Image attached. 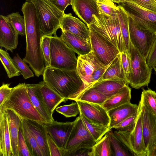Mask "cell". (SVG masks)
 I'll return each mask as SVG.
<instances>
[{"instance_id": "6", "label": "cell", "mask_w": 156, "mask_h": 156, "mask_svg": "<svg viewBox=\"0 0 156 156\" xmlns=\"http://www.w3.org/2000/svg\"><path fill=\"white\" fill-rule=\"evenodd\" d=\"M93 23L90 25L112 43L120 53L124 51V45L118 15L110 16L100 12L93 15Z\"/></svg>"}, {"instance_id": "36", "label": "cell", "mask_w": 156, "mask_h": 156, "mask_svg": "<svg viewBox=\"0 0 156 156\" xmlns=\"http://www.w3.org/2000/svg\"><path fill=\"white\" fill-rule=\"evenodd\" d=\"M139 104L156 116V92L150 89H143Z\"/></svg>"}, {"instance_id": "37", "label": "cell", "mask_w": 156, "mask_h": 156, "mask_svg": "<svg viewBox=\"0 0 156 156\" xmlns=\"http://www.w3.org/2000/svg\"><path fill=\"white\" fill-rule=\"evenodd\" d=\"M107 133L109 136L111 148L115 156H133L130 152L123 145L111 130Z\"/></svg>"}, {"instance_id": "58", "label": "cell", "mask_w": 156, "mask_h": 156, "mask_svg": "<svg viewBox=\"0 0 156 156\" xmlns=\"http://www.w3.org/2000/svg\"><path fill=\"white\" fill-rule=\"evenodd\" d=\"M96 0L97 1V0Z\"/></svg>"}, {"instance_id": "2", "label": "cell", "mask_w": 156, "mask_h": 156, "mask_svg": "<svg viewBox=\"0 0 156 156\" xmlns=\"http://www.w3.org/2000/svg\"><path fill=\"white\" fill-rule=\"evenodd\" d=\"M25 23L26 48V55L23 59L27 63L35 75H42L45 68L41 48L42 34L37 16L29 13L24 16Z\"/></svg>"}, {"instance_id": "29", "label": "cell", "mask_w": 156, "mask_h": 156, "mask_svg": "<svg viewBox=\"0 0 156 156\" xmlns=\"http://www.w3.org/2000/svg\"><path fill=\"white\" fill-rule=\"evenodd\" d=\"M108 80H122L126 81L121 62L120 53L109 64L100 81Z\"/></svg>"}, {"instance_id": "1", "label": "cell", "mask_w": 156, "mask_h": 156, "mask_svg": "<svg viewBox=\"0 0 156 156\" xmlns=\"http://www.w3.org/2000/svg\"><path fill=\"white\" fill-rule=\"evenodd\" d=\"M43 81L66 100H75L86 90L76 70H66L49 67L42 74Z\"/></svg>"}, {"instance_id": "38", "label": "cell", "mask_w": 156, "mask_h": 156, "mask_svg": "<svg viewBox=\"0 0 156 156\" xmlns=\"http://www.w3.org/2000/svg\"><path fill=\"white\" fill-rule=\"evenodd\" d=\"M6 16L17 33L21 36H25V23L24 16L18 12L12 13Z\"/></svg>"}, {"instance_id": "25", "label": "cell", "mask_w": 156, "mask_h": 156, "mask_svg": "<svg viewBox=\"0 0 156 156\" xmlns=\"http://www.w3.org/2000/svg\"><path fill=\"white\" fill-rule=\"evenodd\" d=\"M5 111L7 113L9 123L13 156H19L17 142L21 119L11 109H7Z\"/></svg>"}, {"instance_id": "57", "label": "cell", "mask_w": 156, "mask_h": 156, "mask_svg": "<svg viewBox=\"0 0 156 156\" xmlns=\"http://www.w3.org/2000/svg\"><path fill=\"white\" fill-rule=\"evenodd\" d=\"M155 1H156V0H155Z\"/></svg>"}, {"instance_id": "12", "label": "cell", "mask_w": 156, "mask_h": 156, "mask_svg": "<svg viewBox=\"0 0 156 156\" xmlns=\"http://www.w3.org/2000/svg\"><path fill=\"white\" fill-rule=\"evenodd\" d=\"M121 3L120 5L138 27L156 34V12L146 9L131 1Z\"/></svg>"}, {"instance_id": "44", "label": "cell", "mask_w": 156, "mask_h": 156, "mask_svg": "<svg viewBox=\"0 0 156 156\" xmlns=\"http://www.w3.org/2000/svg\"><path fill=\"white\" fill-rule=\"evenodd\" d=\"M17 149L19 156H31L24 140L21 123L18 133Z\"/></svg>"}, {"instance_id": "7", "label": "cell", "mask_w": 156, "mask_h": 156, "mask_svg": "<svg viewBox=\"0 0 156 156\" xmlns=\"http://www.w3.org/2000/svg\"><path fill=\"white\" fill-rule=\"evenodd\" d=\"M51 67L62 70H76L77 58L75 52L57 35L51 37Z\"/></svg>"}, {"instance_id": "35", "label": "cell", "mask_w": 156, "mask_h": 156, "mask_svg": "<svg viewBox=\"0 0 156 156\" xmlns=\"http://www.w3.org/2000/svg\"><path fill=\"white\" fill-rule=\"evenodd\" d=\"M0 59L9 78L20 75L16 65L6 51L0 49Z\"/></svg>"}, {"instance_id": "55", "label": "cell", "mask_w": 156, "mask_h": 156, "mask_svg": "<svg viewBox=\"0 0 156 156\" xmlns=\"http://www.w3.org/2000/svg\"><path fill=\"white\" fill-rule=\"evenodd\" d=\"M26 2H32L34 0H25Z\"/></svg>"}, {"instance_id": "18", "label": "cell", "mask_w": 156, "mask_h": 156, "mask_svg": "<svg viewBox=\"0 0 156 156\" xmlns=\"http://www.w3.org/2000/svg\"><path fill=\"white\" fill-rule=\"evenodd\" d=\"M96 0H73L71 5L76 15L87 25L93 23V15L100 11Z\"/></svg>"}, {"instance_id": "42", "label": "cell", "mask_w": 156, "mask_h": 156, "mask_svg": "<svg viewBox=\"0 0 156 156\" xmlns=\"http://www.w3.org/2000/svg\"><path fill=\"white\" fill-rule=\"evenodd\" d=\"M51 37L42 36L41 48L45 68L51 67L50 41Z\"/></svg>"}, {"instance_id": "22", "label": "cell", "mask_w": 156, "mask_h": 156, "mask_svg": "<svg viewBox=\"0 0 156 156\" xmlns=\"http://www.w3.org/2000/svg\"><path fill=\"white\" fill-rule=\"evenodd\" d=\"M138 105L130 102L108 111L110 119V130L115 125L129 116L137 113Z\"/></svg>"}, {"instance_id": "33", "label": "cell", "mask_w": 156, "mask_h": 156, "mask_svg": "<svg viewBox=\"0 0 156 156\" xmlns=\"http://www.w3.org/2000/svg\"><path fill=\"white\" fill-rule=\"evenodd\" d=\"M108 98L103 94L90 87L82 93L75 101L79 100L101 105Z\"/></svg>"}, {"instance_id": "27", "label": "cell", "mask_w": 156, "mask_h": 156, "mask_svg": "<svg viewBox=\"0 0 156 156\" xmlns=\"http://www.w3.org/2000/svg\"><path fill=\"white\" fill-rule=\"evenodd\" d=\"M40 89L44 100L50 113L53 114L57 106L67 100L61 97L44 81Z\"/></svg>"}, {"instance_id": "49", "label": "cell", "mask_w": 156, "mask_h": 156, "mask_svg": "<svg viewBox=\"0 0 156 156\" xmlns=\"http://www.w3.org/2000/svg\"><path fill=\"white\" fill-rule=\"evenodd\" d=\"M47 140L50 156H61L59 147L48 134Z\"/></svg>"}, {"instance_id": "23", "label": "cell", "mask_w": 156, "mask_h": 156, "mask_svg": "<svg viewBox=\"0 0 156 156\" xmlns=\"http://www.w3.org/2000/svg\"><path fill=\"white\" fill-rule=\"evenodd\" d=\"M0 155L13 156L9 123L6 111L0 114Z\"/></svg>"}, {"instance_id": "45", "label": "cell", "mask_w": 156, "mask_h": 156, "mask_svg": "<svg viewBox=\"0 0 156 156\" xmlns=\"http://www.w3.org/2000/svg\"><path fill=\"white\" fill-rule=\"evenodd\" d=\"M122 65L124 72L126 81L128 84L131 71V60L129 53L126 51L120 53Z\"/></svg>"}, {"instance_id": "40", "label": "cell", "mask_w": 156, "mask_h": 156, "mask_svg": "<svg viewBox=\"0 0 156 156\" xmlns=\"http://www.w3.org/2000/svg\"><path fill=\"white\" fill-rule=\"evenodd\" d=\"M13 59L24 79H27L34 76L33 71L27 64L26 62L20 58L18 54H17L13 57Z\"/></svg>"}, {"instance_id": "50", "label": "cell", "mask_w": 156, "mask_h": 156, "mask_svg": "<svg viewBox=\"0 0 156 156\" xmlns=\"http://www.w3.org/2000/svg\"><path fill=\"white\" fill-rule=\"evenodd\" d=\"M61 11L64 12L66 7L72 4L73 0H47Z\"/></svg>"}, {"instance_id": "21", "label": "cell", "mask_w": 156, "mask_h": 156, "mask_svg": "<svg viewBox=\"0 0 156 156\" xmlns=\"http://www.w3.org/2000/svg\"><path fill=\"white\" fill-rule=\"evenodd\" d=\"M22 119L35 138L43 156H50L47 140L48 134L44 122Z\"/></svg>"}, {"instance_id": "20", "label": "cell", "mask_w": 156, "mask_h": 156, "mask_svg": "<svg viewBox=\"0 0 156 156\" xmlns=\"http://www.w3.org/2000/svg\"><path fill=\"white\" fill-rule=\"evenodd\" d=\"M41 81L35 84H26L28 95L34 106L46 122L54 121L43 98L41 90Z\"/></svg>"}, {"instance_id": "53", "label": "cell", "mask_w": 156, "mask_h": 156, "mask_svg": "<svg viewBox=\"0 0 156 156\" xmlns=\"http://www.w3.org/2000/svg\"><path fill=\"white\" fill-rule=\"evenodd\" d=\"M114 2H115L117 3H120V0H111Z\"/></svg>"}, {"instance_id": "31", "label": "cell", "mask_w": 156, "mask_h": 156, "mask_svg": "<svg viewBox=\"0 0 156 156\" xmlns=\"http://www.w3.org/2000/svg\"><path fill=\"white\" fill-rule=\"evenodd\" d=\"M118 6L119 8L118 16L124 42V51L128 52L130 43L129 37L128 16L125 9L121 5H119Z\"/></svg>"}, {"instance_id": "28", "label": "cell", "mask_w": 156, "mask_h": 156, "mask_svg": "<svg viewBox=\"0 0 156 156\" xmlns=\"http://www.w3.org/2000/svg\"><path fill=\"white\" fill-rule=\"evenodd\" d=\"M127 84L124 80H108L99 81L91 87L108 98L117 93Z\"/></svg>"}, {"instance_id": "56", "label": "cell", "mask_w": 156, "mask_h": 156, "mask_svg": "<svg viewBox=\"0 0 156 156\" xmlns=\"http://www.w3.org/2000/svg\"><path fill=\"white\" fill-rule=\"evenodd\" d=\"M153 68L154 69V70H155V72L156 73V65L154 66V67Z\"/></svg>"}, {"instance_id": "48", "label": "cell", "mask_w": 156, "mask_h": 156, "mask_svg": "<svg viewBox=\"0 0 156 156\" xmlns=\"http://www.w3.org/2000/svg\"><path fill=\"white\" fill-rule=\"evenodd\" d=\"M131 1L146 9L156 12V1L155 0Z\"/></svg>"}, {"instance_id": "19", "label": "cell", "mask_w": 156, "mask_h": 156, "mask_svg": "<svg viewBox=\"0 0 156 156\" xmlns=\"http://www.w3.org/2000/svg\"><path fill=\"white\" fill-rule=\"evenodd\" d=\"M19 34L6 16H0V46L12 52L16 48Z\"/></svg>"}, {"instance_id": "15", "label": "cell", "mask_w": 156, "mask_h": 156, "mask_svg": "<svg viewBox=\"0 0 156 156\" xmlns=\"http://www.w3.org/2000/svg\"><path fill=\"white\" fill-rule=\"evenodd\" d=\"M138 110L141 116L144 139L148 152L156 143V116L139 104Z\"/></svg>"}, {"instance_id": "46", "label": "cell", "mask_w": 156, "mask_h": 156, "mask_svg": "<svg viewBox=\"0 0 156 156\" xmlns=\"http://www.w3.org/2000/svg\"><path fill=\"white\" fill-rule=\"evenodd\" d=\"M10 84L3 83L0 88V108H1L11 93L13 87H10Z\"/></svg>"}, {"instance_id": "10", "label": "cell", "mask_w": 156, "mask_h": 156, "mask_svg": "<svg viewBox=\"0 0 156 156\" xmlns=\"http://www.w3.org/2000/svg\"><path fill=\"white\" fill-rule=\"evenodd\" d=\"M113 133L133 156H147V152L144 144L140 113L138 114L135 125L131 131L115 130Z\"/></svg>"}, {"instance_id": "11", "label": "cell", "mask_w": 156, "mask_h": 156, "mask_svg": "<svg viewBox=\"0 0 156 156\" xmlns=\"http://www.w3.org/2000/svg\"><path fill=\"white\" fill-rule=\"evenodd\" d=\"M88 27L92 50L101 62L105 66L112 62L120 53L118 49L90 25Z\"/></svg>"}, {"instance_id": "4", "label": "cell", "mask_w": 156, "mask_h": 156, "mask_svg": "<svg viewBox=\"0 0 156 156\" xmlns=\"http://www.w3.org/2000/svg\"><path fill=\"white\" fill-rule=\"evenodd\" d=\"M32 2L35 8L42 35H56L64 12L47 0H34Z\"/></svg>"}, {"instance_id": "5", "label": "cell", "mask_w": 156, "mask_h": 156, "mask_svg": "<svg viewBox=\"0 0 156 156\" xmlns=\"http://www.w3.org/2000/svg\"><path fill=\"white\" fill-rule=\"evenodd\" d=\"M109 64L105 66L102 64L92 50L78 56L76 71L86 90L100 80Z\"/></svg>"}, {"instance_id": "32", "label": "cell", "mask_w": 156, "mask_h": 156, "mask_svg": "<svg viewBox=\"0 0 156 156\" xmlns=\"http://www.w3.org/2000/svg\"><path fill=\"white\" fill-rule=\"evenodd\" d=\"M21 119V127L25 142L31 156H43L32 133Z\"/></svg>"}, {"instance_id": "13", "label": "cell", "mask_w": 156, "mask_h": 156, "mask_svg": "<svg viewBox=\"0 0 156 156\" xmlns=\"http://www.w3.org/2000/svg\"><path fill=\"white\" fill-rule=\"evenodd\" d=\"M128 15L130 42L146 59L155 40L156 34L138 27L133 19Z\"/></svg>"}, {"instance_id": "54", "label": "cell", "mask_w": 156, "mask_h": 156, "mask_svg": "<svg viewBox=\"0 0 156 156\" xmlns=\"http://www.w3.org/2000/svg\"><path fill=\"white\" fill-rule=\"evenodd\" d=\"M131 0H120V3H122V2H126V1H130Z\"/></svg>"}, {"instance_id": "43", "label": "cell", "mask_w": 156, "mask_h": 156, "mask_svg": "<svg viewBox=\"0 0 156 156\" xmlns=\"http://www.w3.org/2000/svg\"><path fill=\"white\" fill-rule=\"evenodd\" d=\"M138 112L124 120L113 127L115 130L121 131H128L134 127L137 117Z\"/></svg>"}, {"instance_id": "52", "label": "cell", "mask_w": 156, "mask_h": 156, "mask_svg": "<svg viewBox=\"0 0 156 156\" xmlns=\"http://www.w3.org/2000/svg\"><path fill=\"white\" fill-rule=\"evenodd\" d=\"M147 156H156V143L148 151Z\"/></svg>"}, {"instance_id": "39", "label": "cell", "mask_w": 156, "mask_h": 156, "mask_svg": "<svg viewBox=\"0 0 156 156\" xmlns=\"http://www.w3.org/2000/svg\"><path fill=\"white\" fill-rule=\"evenodd\" d=\"M97 2L100 13L110 16H116L118 15L119 7L111 0H98Z\"/></svg>"}, {"instance_id": "51", "label": "cell", "mask_w": 156, "mask_h": 156, "mask_svg": "<svg viewBox=\"0 0 156 156\" xmlns=\"http://www.w3.org/2000/svg\"><path fill=\"white\" fill-rule=\"evenodd\" d=\"M91 148H83L76 151L73 156H89Z\"/></svg>"}, {"instance_id": "47", "label": "cell", "mask_w": 156, "mask_h": 156, "mask_svg": "<svg viewBox=\"0 0 156 156\" xmlns=\"http://www.w3.org/2000/svg\"><path fill=\"white\" fill-rule=\"evenodd\" d=\"M146 61L151 68L153 69L156 65V37Z\"/></svg>"}, {"instance_id": "41", "label": "cell", "mask_w": 156, "mask_h": 156, "mask_svg": "<svg viewBox=\"0 0 156 156\" xmlns=\"http://www.w3.org/2000/svg\"><path fill=\"white\" fill-rule=\"evenodd\" d=\"M55 110L67 118L75 117L80 113L79 107L76 101L69 105L57 107Z\"/></svg>"}, {"instance_id": "16", "label": "cell", "mask_w": 156, "mask_h": 156, "mask_svg": "<svg viewBox=\"0 0 156 156\" xmlns=\"http://www.w3.org/2000/svg\"><path fill=\"white\" fill-rule=\"evenodd\" d=\"M74 123V121L61 122L55 120L51 122H44L48 134L59 149L65 147Z\"/></svg>"}, {"instance_id": "8", "label": "cell", "mask_w": 156, "mask_h": 156, "mask_svg": "<svg viewBox=\"0 0 156 156\" xmlns=\"http://www.w3.org/2000/svg\"><path fill=\"white\" fill-rule=\"evenodd\" d=\"M74 121L65 147L64 149H59L61 156H73L75 152L80 149L91 148L96 143L80 115Z\"/></svg>"}, {"instance_id": "3", "label": "cell", "mask_w": 156, "mask_h": 156, "mask_svg": "<svg viewBox=\"0 0 156 156\" xmlns=\"http://www.w3.org/2000/svg\"><path fill=\"white\" fill-rule=\"evenodd\" d=\"M7 109L13 110L22 119L46 122L32 102L25 83L13 87L11 93L0 108V114Z\"/></svg>"}, {"instance_id": "26", "label": "cell", "mask_w": 156, "mask_h": 156, "mask_svg": "<svg viewBox=\"0 0 156 156\" xmlns=\"http://www.w3.org/2000/svg\"><path fill=\"white\" fill-rule=\"evenodd\" d=\"M131 89L126 84L117 93L108 98L101 105L107 111L130 102Z\"/></svg>"}, {"instance_id": "34", "label": "cell", "mask_w": 156, "mask_h": 156, "mask_svg": "<svg viewBox=\"0 0 156 156\" xmlns=\"http://www.w3.org/2000/svg\"><path fill=\"white\" fill-rule=\"evenodd\" d=\"M80 115L86 128L96 142L111 130L108 126L96 124L90 122L80 113Z\"/></svg>"}, {"instance_id": "17", "label": "cell", "mask_w": 156, "mask_h": 156, "mask_svg": "<svg viewBox=\"0 0 156 156\" xmlns=\"http://www.w3.org/2000/svg\"><path fill=\"white\" fill-rule=\"evenodd\" d=\"M60 28L62 32L72 34L90 43L87 26L71 13L64 14L60 21Z\"/></svg>"}, {"instance_id": "30", "label": "cell", "mask_w": 156, "mask_h": 156, "mask_svg": "<svg viewBox=\"0 0 156 156\" xmlns=\"http://www.w3.org/2000/svg\"><path fill=\"white\" fill-rule=\"evenodd\" d=\"M113 156L109 136L107 133L97 141L91 148L89 156Z\"/></svg>"}, {"instance_id": "9", "label": "cell", "mask_w": 156, "mask_h": 156, "mask_svg": "<svg viewBox=\"0 0 156 156\" xmlns=\"http://www.w3.org/2000/svg\"><path fill=\"white\" fill-rule=\"evenodd\" d=\"M128 53L131 64L129 84L132 88L137 89L147 86L150 82L152 69L149 67L146 59L131 42Z\"/></svg>"}, {"instance_id": "24", "label": "cell", "mask_w": 156, "mask_h": 156, "mask_svg": "<svg viewBox=\"0 0 156 156\" xmlns=\"http://www.w3.org/2000/svg\"><path fill=\"white\" fill-rule=\"evenodd\" d=\"M60 37L78 56L87 54L92 51L90 43L74 34L62 32Z\"/></svg>"}, {"instance_id": "14", "label": "cell", "mask_w": 156, "mask_h": 156, "mask_svg": "<svg viewBox=\"0 0 156 156\" xmlns=\"http://www.w3.org/2000/svg\"><path fill=\"white\" fill-rule=\"evenodd\" d=\"M78 104L80 113L94 123L109 126L110 119L108 112L101 105L79 100Z\"/></svg>"}]
</instances>
